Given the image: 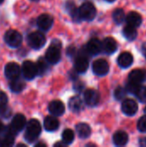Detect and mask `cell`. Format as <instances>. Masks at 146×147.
<instances>
[{
  "mask_svg": "<svg viewBox=\"0 0 146 147\" xmlns=\"http://www.w3.org/2000/svg\"><path fill=\"white\" fill-rule=\"evenodd\" d=\"M40 133H41V125L40 121L35 119H32L28 121L27 125L26 132L24 135L25 140L28 142L32 143L38 139Z\"/></svg>",
  "mask_w": 146,
  "mask_h": 147,
  "instance_id": "cell-1",
  "label": "cell"
},
{
  "mask_svg": "<svg viewBox=\"0 0 146 147\" xmlns=\"http://www.w3.org/2000/svg\"><path fill=\"white\" fill-rule=\"evenodd\" d=\"M78 12L80 18L85 21H91L96 16V9L95 5L89 2L83 3L78 9Z\"/></svg>",
  "mask_w": 146,
  "mask_h": 147,
  "instance_id": "cell-2",
  "label": "cell"
},
{
  "mask_svg": "<svg viewBox=\"0 0 146 147\" xmlns=\"http://www.w3.org/2000/svg\"><path fill=\"white\" fill-rule=\"evenodd\" d=\"M28 44L34 49H40L46 44V37L40 32H33L28 36Z\"/></svg>",
  "mask_w": 146,
  "mask_h": 147,
  "instance_id": "cell-3",
  "label": "cell"
},
{
  "mask_svg": "<svg viewBox=\"0 0 146 147\" xmlns=\"http://www.w3.org/2000/svg\"><path fill=\"white\" fill-rule=\"evenodd\" d=\"M4 40L6 44H8L11 47H18L22 41V34L14 29L9 30L6 32L4 35Z\"/></svg>",
  "mask_w": 146,
  "mask_h": 147,
  "instance_id": "cell-4",
  "label": "cell"
},
{
  "mask_svg": "<svg viewBox=\"0 0 146 147\" xmlns=\"http://www.w3.org/2000/svg\"><path fill=\"white\" fill-rule=\"evenodd\" d=\"M22 73L26 79L31 80L38 75V71L36 67V64L33 63L32 61L26 60L23 62L22 66Z\"/></svg>",
  "mask_w": 146,
  "mask_h": 147,
  "instance_id": "cell-5",
  "label": "cell"
},
{
  "mask_svg": "<svg viewBox=\"0 0 146 147\" xmlns=\"http://www.w3.org/2000/svg\"><path fill=\"white\" fill-rule=\"evenodd\" d=\"M92 70L96 75L98 76H105L108 73L109 71V65L108 63L103 59H99L96 60L93 65H92Z\"/></svg>",
  "mask_w": 146,
  "mask_h": 147,
  "instance_id": "cell-6",
  "label": "cell"
},
{
  "mask_svg": "<svg viewBox=\"0 0 146 147\" xmlns=\"http://www.w3.org/2000/svg\"><path fill=\"white\" fill-rule=\"evenodd\" d=\"M61 58V53H60V50L59 47L55 46V45H52L46 53V59L48 63L50 64H57Z\"/></svg>",
  "mask_w": 146,
  "mask_h": 147,
  "instance_id": "cell-7",
  "label": "cell"
},
{
  "mask_svg": "<svg viewBox=\"0 0 146 147\" xmlns=\"http://www.w3.org/2000/svg\"><path fill=\"white\" fill-rule=\"evenodd\" d=\"M138 104L133 99H125L121 105L122 112L128 116H133L138 112Z\"/></svg>",
  "mask_w": 146,
  "mask_h": 147,
  "instance_id": "cell-8",
  "label": "cell"
},
{
  "mask_svg": "<svg viewBox=\"0 0 146 147\" xmlns=\"http://www.w3.org/2000/svg\"><path fill=\"white\" fill-rule=\"evenodd\" d=\"M21 73V68L18 64L10 62L8 63L4 68V74L7 78L9 79H15L17 78L20 76Z\"/></svg>",
  "mask_w": 146,
  "mask_h": 147,
  "instance_id": "cell-9",
  "label": "cell"
},
{
  "mask_svg": "<svg viewBox=\"0 0 146 147\" xmlns=\"http://www.w3.org/2000/svg\"><path fill=\"white\" fill-rule=\"evenodd\" d=\"M83 97H84V101H85L86 104L90 107H94V106L97 105L100 101L99 93L96 90H93V89H89V90H85Z\"/></svg>",
  "mask_w": 146,
  "mask_h": 147,
  "instance_id": "cell-10",
  "label": "cell"
},
{
  "mask_svg": "<svg viewBox=\"0 0 146 147\" xmlns=\"http://www.w3.org/2000/svg\"><path fill=\"white\" fill-rule=\"evenodd\" d=\"M53 23V18L48 14H42L37 19V26L43 31L49 30Z\"/></svg>",
  "mask_w": 146,
  "mask_h": 147,
  "instance_id": "cell-11",
  "label": "cell"
},
{
  "mask_svg": "<svg viewBox=\"0 0 146 147\" xmlns=\"http://www.w3.org/2000/svg\"><path fill=\"white\" fill-rule=\"evenodd\" d=\"M26 126V118L23 115L21 114H17L14 116L12 121H11V125H10V128L15 132V133H18L21 132Z\"/></svg>",
  "mask_w": 146,
  "mask_h": 147,
  "instance_id": "cell-12",
  "label": "cell"
},
{
  "mask_svg": "<svg viewBox=\"0 0 146 147\" xmlns=\"http://www.w3.org/2000/svg\"><path fill=\"white\" fill-rule=\"evenodd\" d=\"M48 110L49 112L55 116H60L65 113V105L61 101L55 100L49 103L48 105Z\"/></svg>",
  "mask_w": 146,
  "mask_h": 147,
  "instance_id": "cell-13",
  "label": "cell"
},
{
  "mask_svg": "<svg viewBox=\"0 0 146 147\" xmlns=\"http://www.w3.org/2000/svg\"><path fill=\"white\" fill-rule=\"evenodd\" d=\"M117 47V42L112 37H107L102 42V48L108 54H112L115 53Z\"/></svg>",
  "mask_w": 146,
  "mask_h": 147,
  "instance_id": "cell-14",
  "label": "cell"
},
{
  "mask_svg": "<svg viewBox=\"0 0 146 147\" xmlns=\"http://www.w3.org/2000/svg\"><path fill=\"white\" fill-rule=\"evenodd\" d=\"M86 49H87V52L89 54H91V55H97L102 50V42L98 39H96V38L91 39L88 42V44L86 46Z\"/></svg>",
  "mask_w": 146,
  "mask_h": 147,
  "instance_id": "cell-15",
  "label": "cell"
},
{
  "mask_svg": "<svg viewBox=\"0 0 146 147\" xmlns=\"http://www.w3.org/2000/svg\"><path fill=\"white\" fill-rule=\"evenodd\" d=\"M126 21L127 25L137 28L139 27L142 23V16L136 11H131L126 16Z\"/></svg>",
  "mask_w": 146,
  "mask_h": 147,
  "instance_id": "cell-16",
  "label": "cell"
},
{
  "mask_svg": "<svg viewBox=\"0 0 146 147\" xmlns=\"http://www.w3.org/2000/svg\"><path fill=\"white\" fill-rule=\"evenodd\" d=\"M118 64L122 68H128L133 63V56L128 52L122 53L118 58Z\"/></svg>",
  "mask_w": 146,
  "mask_h": 147,
  "instance_id": "cell-17",
  "label": "cell"
},
{
  "mask_svg": "<svg viewBox=\"0 0 146 147\" xmlns=\"http://www.w3.org/2000/svg\"><path fill=\"white\" fill-rule=\"evenodd\" d=\"M145 76L146 73L144 70L135 69V70H133L129 73L128 78H129V81H131V82H133L136 84H140L145 80Z\"/></svg>",
  "mask_w": 146,
  "mask_h": 147,
  "instance_id": "cell-18",
  "label": "cell"
},
{
  "mask_svg": "<svg viewBox=\"0 0 146 147\" xmlns=\"http://www.w3.org/2000/svg\"><path fill=\"white\" fill-rule=\"evenodd\" d=\"M59 127V121L54 116H47L44 120V127L48 132L56 131Z\"/></svg>",
  "mask_w": 146,
  "mask_h": 147,
  "instance_id": "cell-19",
  "label": "cell"
},
{
  "mask_svg": "<svg viewBox=\"0 0 146 147\" xmlns=\"http://www.w3.org/2000/svg\"><path fill=\"white\" fill-rule=\"evenodd\" d=\"M113 140L115 146H126L128 142V135L124 131H118L114 134Z\"/></svg>",
  "mask_w": 146,
  "mask_h": 147,
  "instance_id": "cell-20",
  "label": "cell"
},
{
  "mask_svg": "<svg viewBox=\"0 0 146 147\" xmlns=\"http://www.w3.org/2000/svg\"><path fill=\"white\" fill-rule=\"evenodd\" d=\"M76 131L79 138L87 139L90 136L91 129L90 127L86 123H79L76 126Z\"/></svg>",
  "mask_w": 146,
  "mask_h": 147,
  "instance_id": "cell-21",
  "label": "cell"
},
{
  "mask_svg": "<svg viewBox=\"0 0 146 147\" xmlns=\"http://www.w3.org/2000/svg\"><path fill=\"white\" fill-rule=\"evenodd\" d=\"M89 68V61L87 58L81 56L75 61V70L78 73H84Z\"/></svg>",
  "mask_w": 146,
  "mask_h": 147,
  "instance_id": "cell-22",
  "label": "cell"
},
{
  "mask_svg": "<svg viewBox=\"0 0 146 147\" xmlns=\"http://www.w3.org/2000/svg\"><path fill=\"white\" fill-rule=\"evenodd\" d=\"M83 102L78 96H73L69 101V108L72 112L77 113L82 109Z\"/></svg>",
  "mask_w": 146,
  "mask_h": 147,
  "instance_id": "cell-23",
  "label": "cell"
},
{
  "mask_svg": "<svg viewBox=\"0 0 146 147\" xmlns=\"http://www.w3.org/2000/svg\"><path fill=\"white\" fill-rule=\"evenodd\" d=\"M123 35L128 40H134L138 35V32L136 30V28L130 26V25H127L123 29Z\"/></svg>",
  "mask_w": 146,
  "mask_h": 147,
  "instance_id": "cell-24",
  "label": "cell"
},
{
  "mask_svg": "<svg viewBox=\"0 0 146 147\" xmlns=\"http://www.w3.org/2000/svg\"><path fill=\"white\" fill-rule=\"evenodd\" d=\"M24 87H25L24 82L20 80V79H18V78H15V79H12V81L9 84V89L13 92H15V93L21 92L24 89Z\"/></svg>",
  "mask_w": 146,
  "mask_h": 147,
  "instance_id": "cell-25",
  "label": "cell"
},
{
  "mask_svg": "<svg viewBox=\"0 0 146 147\" xmlns=\"http://www.w3.org/2000/svg\"><path fill=\"white\" fill-rule=\"evenodd\" d=\"M126 19L125 12L122 9H116L113 12V20L116 24H121Z\"/></svg>",
  "mask_w": 146,
  "mask_h": 147,
  "instance_id": "cell-26",
  "label": "cell"
},
{
  "mask_svg": "<svg viewBox=\"0 0 146 147\" xmlns=\"http://www.w3.org/2000/svg\"><path fill=\"white\" fill-rule=\"evenodd\" d=\"M74 133L72 130L71 129H65L64 130L63 134H62V140L64 142V144L65 145H70L73 142L74 140Z\"/></svg>",
  "mask_w": 146,
  "mask_h": 147,
  "instance_id": "cell-27",
  "label": "cell"
},
{
  "mask_svg": "<svg viewBox=\"0 0 146 147\" xmlns=\"http://www.w3.org/2000/svg\"><path fill=\"white\" fill-rule=\"evenodd\" d=\"M47 61L46 59H44L42 58H40L36 63V67H37V71H38V74L39 75H42L46 72V71L47 70Z\"/></svg>",
  "mask_w": 146,
  "mask_h": 147,
  "instance_id": "cell-28",
  "label": "cell"
},
{
  "mask_svg": "<svg viewBox=\"0 0 146 147\" xmlns=\"http://www.w3.org/2000/svg\"><path fill=\"white\" fill-rule=\"evenodd\" d=\"M114 97L116 100L118 101H121V100H124L126 98V90L123 87H117L114 90Z\"/></svg>",
  "mask_w": 146,
  "mask_h": 147,
  "instance_id": "cell-29",
  "label": "cell"
},
{
  "mask_svg": "<svg viewBox=\"0 0 146 147\" xmlns=\"http://www.w3.org/2000/svg\"><path fill=\"white\" fill-rule=\"evenodd\" d=\"M136 97L141 102H146V87L145 86H140L139 87L137 92L135 93Z\"/></svg>",
  "mask_w": 146,
  "mask_h": 147,
  "instance_id": "cell-30",
  "label": "cell"
},
{
  "mask_svg": "<svg viewBox=\"0 0 146 147\" xmlns=\"http://www.w3.org/2000/svg\"><path fill=\"white\" fill-rule=\"evenodd\" d=\"M139 87V84H136V83L129 81V83L126 84V92H129L130 94L135 95V93L137 92Z\"/></svg>",
  "mask_w": 146,
  "mask_h": 147,
  "instance_id": "cell-31",
  "label": "cell"
},
{
  "mask_svg": "<svg viewBox=\"0 0 146 147\" xmlns=\"http://www.w3.org/2000/svg\"><path fill=\"white\" fill-rule=\"evenodd\" d=\"M138 129L141 133H146V115L142 116L138 121Z\"/></svg>",
  "mask_w": 146,
  "mask_h": 147,
  "instance_id": "cell-32",
  "label": "cell"
},
{
  "mask_svg": "<svg viewBox=\"0 0 146 147\" xmlns=\"http://www.w3.org/2000/svg\"><path fill=\"white\" fill-rule=\"evenodd\" d=\"M11 115V109L6 105L0 108V115L3 118H8Z\"/></svg>",
  "mask_w": 146,
  "mask_h": 147,
  "instance_id": "cell-33",
  "label": "cell"
},
{
  "mask_svg": "<svg viewBox=\"0 0 146 147\" xmlns=\"http://www.w3.org/2000/svg\"><path fill=\"white\" fill-rule=\"evenodd\" d=\"M7 102H8V96H7V95L4 92L0 91V108H2L3 106H6Z\"/></svg>",
  "mask_w": 146,
  "mask_h": 147,
  "instance_id": "cell-34",
  "label": "cell"
},
{
  "mask_svg": "<svg viewBox=\"0 0 146 147\" xmlns=\"http://www.w3.org/2000/svg\"><path fill=\"white\" fill-rule=\"evenodd\" d=\"M83 85L82 83H77V84H75V86H74V89H75L76 90H77V91H81V90H83Z\"/></svg>",
  "mask_w": 146,
  "mask_h": 147,
  "instance_id": "cell-35",
  "label": "cell"
},
{
  "mask_svg": "<svg viewBox=\"0 0 146 147\" xmlns=\"http://www.w3.org/2000/svg\"><path fill=\"white\" fill-rule=\"evenodd\" d=\"M139 145L141 146L146 147V137H144V138H141L139 140Z\"/></svg>",
  "mask_w": 146,
  "mask_h": 147,
  "instance_id": "cell-36",
  "label": "cell"
},
{
  "mask_svg": "<svg viewBox=\"0 0 146 147\" xmlns=\"http://www.w3.org/2000/svg\"><path fill=\"white\" fill-rule=\"evenodd\" d=\"M4 128H5V127H4V125H3V122L0 121V134L3 133V132L4 131Z\"/></svg>",
  "mask_w": 146,
  "mask_h": 147,
  "instance_id": "cell-37",
  "label": "cell"
},
{
  "mask_svg": "<svg viewBox=\"0 0 146 147\" xmlns=\"http://www.w3.org/2000/svg\"><path fill=\"white\" fill-rule=\"evenodd\" d=\"M39 146H41V147H46V144H44V143H38V144H36L35 145V147H39Z\"/></svg>",
  "mask_w": 146,
  "mask_h": 147,
  "instance_id": "cell-38",
  "label": "cell"
},
{
  "mask_svg": "<svg viewBox=\"0 0 146 147\" xmlns=\"http://www.w3.org/2000/svg\"><path fill=\"white\" fill-rule=\"evenodd\" d=\"M107 2H109V3H112V2H114L115 0H106Z\"/></svg>",
  "mask_w": 146,
  "mask_h": 147,
  "instance_id": "cell-39",
  "label": "cell"
},
{
  "mask_svg": "<svg viewBox=\"0 0 146 147\" xmlns=\"http://www.w3.org/2000/svg\"><path fill=\"white\" fill-rule=\"evenodd\" d=\"M144 111H145V113L146 114V106H145V110H144Z\"/></svg>",
  "mask_w": 146,
  "mask_h": 147,
  "instance_id": "cell-40",
  "label": "cell"
},
{
  "mask_svg": "<svg viewBox=\"0 0 146 147\" xmlns=\"http://www.w3.org/2000/svg\"><path fill=\"white\" fill-rule=\"evenodd\" d=\"M31 1H34V2H37V1H39V0H31Z\"/></svg>",
  "mask_w": 146,
  "mask_h": 147,
  "instance_id": "cell-41",
  "label": "cell"
},
{
  "mask_svg": "<svg viewBox=\"0 0 146 147\" xmlns=\"http://www.w3.org/2000/svg\"><path fill=\"white\" fill-rule=\"evenodd\" d=\"M3 2V0H0V3H2Z\"/></svg>",
  "mask_w": 146,
  "mask_h": 147,
  "instance_id": "cell-42",
  "label": "cell"
},
{
  "mask_svg": "<svg viewBox=\"0 0 146 147\" xmlns=\"http://www.w3.org/2000/svg\"><path fill=\"white\" fill-rule=\"evenodd\" d=\"M0 146H1V140H0Z\"/></svg>",
  "mask_w": 146,
  "mask_h": 147,
  "instance_id": "cell-43",
  "label": "cell"
},
{
  "mask_svg": "<svg viewBox=\"0 0 146 147\" xmlns=\"http://www.w3.org/2000/svg\"><path fill=\"white\" fill-rule=\"evenodd\" d=\"M145 58H146V51H145Z\"/></svg>",
  "mask_w": 146,
  "mask_h": 147,
  "instance_id": "cell-44",
  "label": "cell"
}]
</instances>
